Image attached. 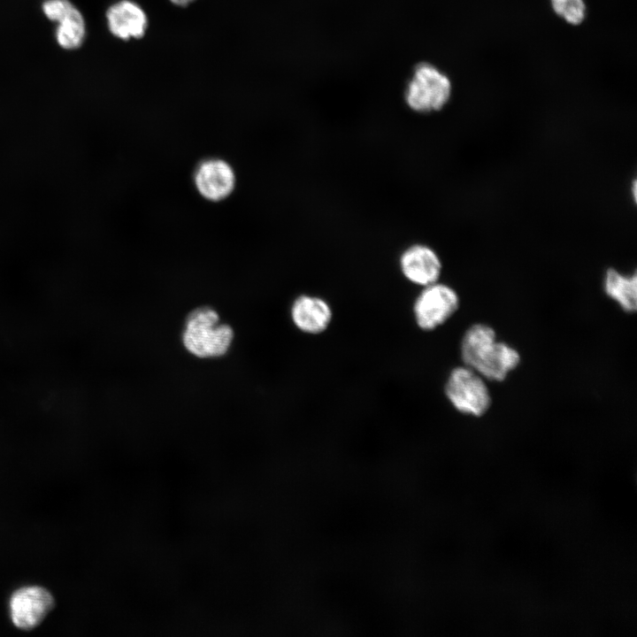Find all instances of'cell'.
<instances>
[{
    "label": "cell",
    "mask_w": 637,
    "mask_h": 637,
    "mask_svg": "<svg viewBox=\"0 0 637 637\" xmlns=\"http://www.w3.org/2000/svg\"><path fill=\"white\" fill-rule=\"evenodd\" d=\"M464 365L485 380L502 381L520 362L519 353L509 344L498 342L495 330L485 324L471 326L460 344Z\"/></svg>",
    "instance_id": "1"
},
{
    "label": "cell",
    "mask_w": 637,
    "mask_h": 637,
    "mask_svg": "<svg viewBox=\"0 0 637 637\" xmlns=\"http://www.w3.org/2000/svg\"><path fill=\"white\" fill-rule=\"evenodd\" d=\"M233 340V328L221 322L219 313L211 307H198L186 318L181 342L186 350L197 358L225 356Z\"/></svg>",
    "instance_id": "2"
},
{
    "label": "cell",
    "mask_w": 637,
    "mask_h": 637,
    "mask_svg": "<svg viewBox=\"0 0 637 637\" xmlns=\"http://www.w3.org/2000/svg\"><path fill=\"white\" fill-rule=\"evenodd\" d=\"M452 96V83L448 75L430 63L418 64L404 88L407 107L420 114L441 111Z\"/></svg>",
    "instance_id": "3"
},
{
    "label": "cell",
    "mask_w": 637,
    "mask_h": 637,
    "mask_svg": "<svg viewBox=\"0 0 637 637\" xmlns=\"http://www.w3.org/2000/svg\"><path fill=\"white\" fill-rule=\"evenodd\" d=\"M444 391L452 406L464 414L480 417L491 405V395L485 379L466 365L451 370Z\"/></svg>",
    "instance_id": "4"
},
{
    "label": "cell",
    "mask_w": 637,
    "mask_h": 637,
    "mask_svg": "<svg viewBox=\"0 0 637 637\" xmlns=\"http://www.w3.org/2000/svg\"><path fill=\"white\" fill-rule=\"evenodd\" d=\"M459 307V296L450 286L436 281L422 287L412 305L414 321L423 331L443 325Z\"/></svg>",
    "instance_id": "5"
},
{
    "label": "cell",
    "mask_w": 637,
    "mask_h": 637,
    "mask_svg": "<svg viewBox=\"0 0 637 637\" xmlns=\"http://www.w3.org/2000/svg\"><path fill=\"white\" fill-rule=\"evenodd\" d=\"M54 606L55 600L51 593L39 586H27L17 589L9 602L13 625L27 631L38 626Z\"/></svg>",
    "instance_id": "6"
},
{
    "label": "cell",
    "mask_w": 637,
    "mask_h": 637,
    "mask_svg": "<svg viewBox=\"0 0 637 637\" xmlns=\"http://www.w3.org/2000/svg\"><path fill=\"white\" fill-rule=\"evenodd\" d=\"M398 266L405 280L420 288L439 281L442 272L439 253L423 242L405 247L400 253Z\"/></svg>",
    "instance_id": "7"
},
{
    "label": "cell",
    "mask_w": 637,
    "mask_h": 637,
    "mask_svg": "<svg viewBox=\"0 0 637 637\" xmlns=\"http://www.w3.org/2000/svg\"><path fill=\"white\" fill-rule=\"evenodd\" d=\"M194 183L204 199L219 202L228 197L234 191L235 174L226 161L209 158L198 165L194 174Z\"/></svg>",
    "instance_id": "8"
},
{
    "label": "cell",
    "mask_w": 637,
    "mask_h": 637,
    "mask_svg": "<svg viewBox=\"0 0 637 637\" xmlns=\"http://www.w3.org/2000/svg\"><path fill=\"white\" fill-rule=\"evenodd\" d=\"M290 318L294 326L302 333L319 334L330 326L333 310L326 299L318 295L302 294L292 302Z\"/></svg>",
    "instance_id": "9"
},
{
    "label": "cell",
    "mask_w": 637,
    "mask_h": 637,
    "mask_svg": "<svg viewBox=\"0 0 637 637\" xmlns=\"http://www.w3.org/2000/svg\"><path fill=\"white\" fill-rule=\"evenodd\" d=\"M111 34L123 41L142 37L148 28V17L141 5L132 0L112 4L105 13Z\"/></svg>",
    "instance_id": "10"
},
{
    "label": "cell",
    "mask_w": 637,
    "mask_h": 637,
    "mask_svg": "<svg viewBox=\"0 0 637 637\" xmlns=\"http://www.w3.org/2000/svg\"><path fill=\"white\" fill-rule=\"evenodd\" d=\"M604 291L609 297L627 312H634L637 308V276L636 273H622L615 268H608L603 279Z\"/></svg>",
    "instance_id": "11"
},
{
    "label": "cell",
    "mask_w": 637,
    "mask_h": 637,
    "mask_svg": "<svg viewBox=\"0 0 637 637\" xmlns=\"http://www.w3.org/2000/svg\"><path fill=\"white\" fill-rule=\"evenodd\" d=\"M56 24L55 39L59 47L73 50L83 44L87 35L86 21L76 6L73 5Z\"/></svg>",
    "instance_id": "12"
},
{
    "label": "cell",
    "mask_w": 637,
    "mask_h": 637,
    "mask_svg": "<svg viewBox=\"0 0 637 637\" xmlns=\"http://www.w3.org/2000/svg\"><path fill=\"white\" fill-rule=\"evenodd\" d=\"M553 11L571 25H579L586 18L584 0H550Z\"/></svg>",
    "instance_id": "13"
},
{
    "label": "cell",
    "mask_w": 637,
    "mask_h": 637,
    "mask_svg": "<svg viewBox=\"0 0 637 637\" xmlns=\"http://www.w3.org/2000/svg\"><path fill=\"white\" fill-rule=\"evenodd\" d=\"M73 6L70 0H44L42 4V11L50 21L57 23Z\"/></svg>",
    "instance_id": "14"
},
{
    "label": "cell",
    "mask_w": 637,
    "mask_h": 637,
    "mask_svg": "<svg viewBox=\"0 0 637 637\" xmlns=\"http://www.w3.org/2000/svg\"><path fill=\"white\" fill-rule=\"evenodd\" d=\"M169 1L172 4H173L174 5L184 7V6L190 4L191 3H193L196 0H169Z\"/></svg>",
    "instance_id": "15"
},
{
    "label": "cell",
    "mask_w": 637,
    "mask_h": 637,
    "mask_svg": "<svg viewBox=\"0 0 637 637\" xmlns=\"http://www.w3.org/2000/svg\"><path fill=\"white\" fill-rule=\"evenodd\" d=\"M631 190H632V194H633V199L634 202H636V197H637V194H636V191H637V183H636V180H633V182H632V188H631Z\"/></svg>",
    "instance_id": "16"
}]
</instances>
